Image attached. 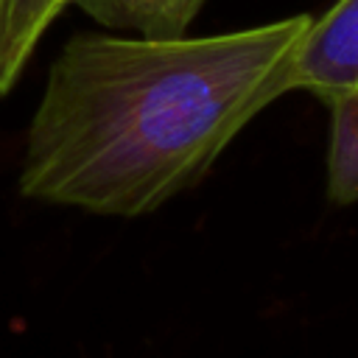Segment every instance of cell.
I'll list each match as a JSON object with an SVG mask.
<instances>
[{"label": "cell", "mask_w": 358, "mask_h": 358, "mask_svg": "<svg viewBox=\"0 0 358 358\" xmlns=\"http://www.w3.org/2000/svg\"><path fill=\"white\" fill-rule=\"evenodd\" d=\"M310 20L173 39L76 34L31 117L20 193L95 215L154 213L291 92Z\"/></svg>", "instance_id": "cell-1"}, {"label": "cell", "mask_w": 358, "mask_h": 358, "mask_svg": "<svg viewBox=\"0 0 358 358\" xmlns=\"http://www.w3.org/2000/svg\"><path fill=\"white\" fill-rule=\"evenodd\" d=\"M305 90L330 103L358 90V0H338L310 20L291 70V92Z\"/></svg>", "instance_id": "cell-2"}, {"label": "cell", "mask_w": 358, "mask_h": 358, "mask_svg": "<svg viewBox=\"0 0 358 358\" xmlns=\"http://www.w3.org/2000/svg\"><path fill=\"white\" fill-rule=\"evenodd\" d=\"M95 22L151 39L185 36L204 0H73Z\"/></svg>", "instance_id": "cell-3"}, {"label": "cell", "mask_w": 358, "mask_h": 358, "mask_svg": "<svg viewBox=\"0 0 358 358\" xmlns=\"http://www.w3.org/2000/svg\"><path fill=\"white\" fill-rule=\"evenodd\" d=\"M73 0H0V98L17 84L39 39Z\"/></svg>", "instance_id": "cell-4"}, {"label": "cell", "mask_w": 358, "mask_h": 358, "mask_svg": "<svg viewBox=\"0 0 358 358\" xmlns=\"http://www.w3.org/2000/svg\"><path fill=\"white\" fill-rule=\"evenodd\" d=\"M327 109V196L333 204H352L358 201V90L330 101Z\"/></svg>", "instance_id": "cell-5"}]
</instances>
